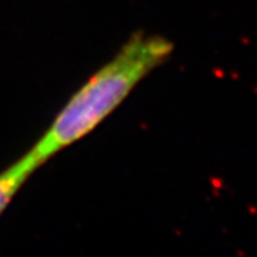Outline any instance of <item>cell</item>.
Here are the masks:
<instances>
[{
    "mask_svg": "<svg viewBox=\"0 0 257 257\" xmlns=\"http://www.w3.org/2000/svg\"><path fill=\"white\" fill-rule=\"evenodd\" d=\"M173 43L162 36L136 33L119 53L93 74L66 103L52 126L32 147L43 165L62 149L76 143L97 127L153 69L173 53Z\"/></svg>",
    "mask_w": 257,
    "mask_h": 257,
    "instance_id": "6da1fadb",
    "label": "cell"
},
{
    "mask_svg": "<svg viewBox=\"0 0 257 257\" xmlns=\"http://www.w3.org/2000/svg\"><path fill=\"white\" fill-rule=\"evenodd\" d=\"M39 166L42 165L39 163L35 155L32 152H28L22 159H19L18 162H15L0 173V214L9 206L19 189Z\"/></svg>",
    "mask_w": 257,
    "mask_h": 257,
    "instance_id": "7a4b0ae2",
    "label": "cell"
}]
</instances>
